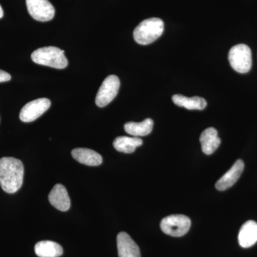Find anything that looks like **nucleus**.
Here are the masks:
<instances>
[{"instance_id":"obj_6","label":"nucleus","mask_w":257,"mask_h":257,"mask_svg":"<svg viewBox=\"0 0 257 257\" xmlns=\"http://www.w3.org/2000/svg\"><path fill=\"white\" fill-rule=\"evenodd\" d=\"M120 87V81L116 75H109L101 84L96 94L95 102L99 107L109 104L117 95Z\"/></svg>"},{"instance_id":"obj_7","label":"nucleus","mask_w":257,"mask_h":257,"mask_svg":"<svg viewBox=\"0 0 257 257\" xmlns=\"http://www.w3.org/2000/svg\"><path fill=\"white\" fill-rule=\"evenodd\" d=\"M27 8L32 18L48 22L55 17V10L49 0H26Z\"/></svg>"},{"instance_id":"obj_16","label":"nucleus","mask_w":257,"mask_h":257,"mask_svg":"<svg viewBox=\"0 0 257 257\" xmlns=\"http://www.w3.org/2000/svg\"><path fill=\"white\" fill-rule=\"evenodd\" d=\"M35 251L39 257H60L63 254L62 246L52 241H42L37 243Z\"/></svg>"},{"instance_id":"obj_10","label":"nucleus","mask_w":257,"mask_h":257,"mask_svg":"<svg viewBox=\"0 0 257 257\" xmlns=\"http://www.w3.org/2000/svg\"><path fill=\"white\" fill-rule=\"evenodd\" d=\"M119 257H141L138 245L126 232H120L116 237Z\"/></svg>"},{"instance_id":"obj_20","label":"nucleus","mask_w":257,"mask_h":257,"mask_svg":"<svg viewBox=\"0 0 257 257\" xmlns=\"http://www.w3.org/2000/svg\"><path fill=\"white\" fill-rule=\"evenodd\" d=\"M4 15V12H3V8H2L1 5H0V19L3 18Z\"/></svg>"},{"instance_id":"obj_17","label":"nucleus","mask_w":257,"mask_h":257,"mask_svg":"<svg viewBox=\"0 0 257 257\" xmlns=\"http://www.w3.org/2000/svg\"><path fill=\"white\" fill-rule=\"evenodd\" d=\"M143 144V140L136 137L130 138V137L121 136L115 139L113 146L118 152L131 154L133 153L138 147L142 146Z\"/></svg>"},{"instance_id":"obj_11","label":"nucleus","mask_w":257,"mask_h":257,"mask_svg":"<svg viewBox=\"0 0 257 257\" xmlns=\"http://www.w3.org/2000/svg\"><path fill=\"white\" fill-rule=\"evenodd\" d=\"M49 201L56 209L62 211H67L70 208V198L68 192L62 184H56L49 194Z\"/></svg>"},{"instance_id":"obj_15","label":"nucleus","mask_w":257,"mask_h":257,"mask_svg":"<svg viewBox=\"0 0 257 257\" xmlns=\"http://www.w3.org/2000/svg\"><path fill=\"white\" fill-rule=\"evenodd\" d=\"M172 101L176 105L186 108L189 110H203L207 105L205 99L197 96L187 97L182 94H175L172 96Z\"/></svg>"},{"instance_id":"obj_3","label":"nucleus","mask_w":257,"mask_h":257,"mask_svg":"<svg viewBox=\"0 0 257 257\" xmlns=\"http://www.w3.org/2000/svg\"><path fill=\"white\" fill-rule=\"evenodd\" d=\"M31 58L35 63L55 69H64L68 65V61L64 55V51L56 47H45L34 51Z\"/></svg>"},{"instance_id":"obj_4","label":"nucleus","mask_w":257,"mask_h":257,"mask_svg":"<svg viewBox=\"0 0 257 257\" xmlns=\"http://www.w3.org/2000/svg\"><path fill=\"white\" fill-rule=\"evenodd\" d=\"M229 61L231 67L239 73L249 72L252 66L251 51L243 44L235 45L229 52Z\"/></svg>"},{"instance_id":"obj_14","label":"nucleus","mask_w":257,"mask_h":257,"mask_svg":"<svg viewBox=\"0 0 257 257\" xmlns=\"http://www.w3.org/2000/svg\"><path fill=\"white\" fill-rule=\"evenodd\" d=\"M72 157L79 163L87 166L100 165L102 157L99 153L87 148H76L72 151Z\"/></svg>"},{"instance_id":"obj_5","label":"nucleus","mask_w":257,"mask_h":257,"mask_svg":"<svg viewBox=\"0 0 257 257\" xmlns=\"http://www.w3.org/2000/svg\"><path fill=\"white\" fill-rule=\"evenodd\" d=\"M161 229L165 234L179 237L188 232L191 226V220L188 216L176 214L164 218L161 221Z\"/></svg>"},{"instance_id":"obj_9","label":"nucleus","mask_w":257,"mask_h":257,"mask_svg":"<svg viewBox=\"0 0 257 257\" xmlns=\"http://www.w3.org/2000/svg\"><path fill=\"white\" fill-rule=\"evenodd\" d=\"M244 169L242 160H238L224 175L216 182V188L219 191H224L230 188L239 179Z\"/></svg>"},{"instance_id":"obj_1","label":"nucleus","mask_w":257,"mask_h":257,"mask_svg":"<svg viewBox=\"0 0 257 257\" xmlns=\"http://www.w3.org/2000/svg\"><path fill=\"white\" fill-rule=\"evenodd\" d=\"M23 162L13 157L0 159V186L5 192L14 194L23 183Z\"/></svg>"},{"instance_id":"obj_19","label":"nucleus","mask_w":257,"mask_h":257,"mask_svg":"<svg viewBox=\"0 0 257 257\" xmlns=\"http://www.w3.org/2000/svg\"><path fill=\"white\" fill-rule=\"evenodd\" d=\"M11 79V75L8 72L0 69V82H8Z\"/></svg>"},{"instance_id":"obj_12","label":"nucleus","mask_w":257,"mask_h":257,"mask_svg":"<svg viewBox=\"0 0 257 257\" xmlns=\"http://www.w3.org/2000/svg\"><path fill=\"white\" fill-rule=\"evenodd\" d=\"M240 246L249 248L257 242V223L250 220L246 221L240 229L238 236Z\"/></svg>"},{"instance_id":"obj_18","label":"nucleus","mask_w":257,"mask_h":257,"mask_svg":"<svg viewBox=\"0 0 257 257\" xmlns=\"http://www.w3.org/2000/svg\"><path fill=\"white\" fill-rule=\"evenodd\" d=\"M154 121L152 119H146L142 122H127L124 124V130L128 135L134 137H145L150 135L153 130Z\"/></svg>"},{"instance_id":"obj_2","label":"nucleus","mask_w":257,"mask_h":257,"mask_svg":"<svg viewBox=\"0 0 257 257\" xmlns=\"http://www.w3.org/2000/svg\"><path fill=\"white\" fill-rule=\"evenodd\" d=\"M164 28L165 25L161 19H147L140 23L135 28L134 31V39L140 45H150L162 36Z\"/></svg>"},{"instance_id":"obj_13","label":"nucleus","mask_w":257,"mask_h":257,"mask_svg":"<svg viewBox=\"0 0 257 257\" xmlns=\"http://www.w3.org/2000/svg\"><path fill=\"white\" fill-rule=\"evenodd\" d=\"M199 141L202 145V152L207 155L214 153L221 144L218 132L213 127L206 128L201 135Z\"/></svg>"},{"instance_id":"obj_8","label":"nucleus","mask_w":257,"mask_h":257,"mask_svg":"<svg viewBox=\"0 0 257 257\" xmlns=\"http://www.w3.org/2000/svg\"><path fill=\"white\" fill-rule=\"evenodd\" d=\"M51 106L50 99L40 98L25 104L20 111V119L23 122H32L48 110Z\"/></svg>"}]
</instances>
